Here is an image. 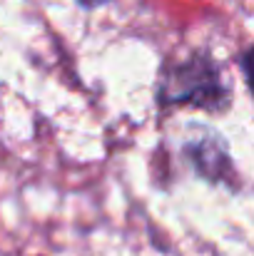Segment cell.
<instances>
[{"instance_id":"6da1fadb","label":"cell","mask_w":254,"mask_h":256,"mask_svg":"<svg viewBox=\"0 0 254 256\" xmlns=\"http://www.w3.org/2000/svg\"><path fill=\"white\" fill-rule=\"evenodd\" d=\"M169 102H194L197 107H217L224 102L227 90L219 82V72L212 62H199L197 58L174 68L172 80L165 87Z\"/></svg>"},{"instance_id":"7a4b0ae2","label":"cell","mask_w":254,"mask_h":256,"mask_svg":"<svg viewBox=\"0 0 254 256\" xmlns=\"http://www.w3.org/2000/svg\"><path fill=\"white\" fill-rule=\"evenodd\" d=\"M242 70H244L247 85H249V90H252V94H254V45L244 52V58H242Z\"/></svg>"},{"instance_id":"3957f363","label":"cell","mask_w":254,"mask_h":256,"mask_svg":"<svg viewBox=\"0 0 254 256\" xmlns=\"http://www.w3.org/2000/svg\"><path fill=\"white\" fill-rule=\"evenodd\" d=\"M83 8H97V5H105L107 0H78Z\"/></svg>"}]
</instances>
